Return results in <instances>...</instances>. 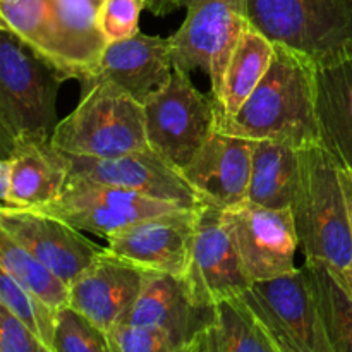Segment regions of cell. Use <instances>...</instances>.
Instances as JSON below:
<instances>
[{"label":"cell","instance_id":"cell-12","mask_svg":"<svg viewBox=\"0 0 352 352\" xmlns=\"http://www.w3.org/2000/svg\"><path fill=\"white\" fill-rule=\"evenodd\" d=\"M181 208L196 206L165 201L112 186H74L65 188L55 201L38 210L65 220L82 232L107 239L124 227Z\"/></svg>","mask_w":352,"mask_h":352},{"label":"cell","instance_id":"cell-16","mask_svg":"<svg viewBox=\"0 0 352 352\" xmlns=\"http://www.w3.org/2000/svg\"><path fill=\"white\" fill-rule=\"evenodd\" d=\"M105 0H47L48 62L67 79L88 81L109 40L100 28Z\"/></svg>","mask_w":352,"mask_h":352},{"label":"cell","instance_id":"cell-30","mask_svg":"<svg viewBox=\"0 0 352 352\" xmlns=\"http://www.w3.org/2000/svg\"><path fill=\"white\" fill-rule=\"evenodd\" d=\"M110 352H179L177 344L157 329L120 323L107 333Z\"/></svg>","mask_w":352,"mask_h":352},{"label":"cell","instance_id":"cell-27","mask_svg":"<svg viewBox=\"0 0 352 352\" xmlns=\"http://www.w3.org/2000/svg\"><path fill=\"white\" fill-rule=\"evenodd\" d=\"M0 305L14 313L48 347V351L54 352L57 309L50 308L3 270H0Z\"/></svg>","mask_w":352,"mask_h":352},{"label":"cell","instance_id":"cell-18","mask_svg":"<svg viewBox=\"0 0 352 352\" xmlns=\"http://www.w3.org/2000/svg\"><path fill=\"white\" fill-rule=\"evenodd\" d=\"M254 140L215 127L196 157L182 168L184 177L206 205L232 208L248 199Z\"/></svg>","mask_w":352,"mask_h":352},{"label":"cell","instance_id":"cell-15","mask_svg":"<svg viewBox=\"0 0 352 352\" xmlns=\"http://www.w3.org/2000/svg\"><path fill=\"white\" fill-rule=\"evenodd\" d=\"M148 274L150 272L105 248L69 285V306L109 333L131 311L143 292Z\"/></svg>","mask_w":352,"mask_h":352},{"label":"cell","instance_id":"cell-29","mask_svg":"<svg viewBox=\"0 0 352 352\" xmlns=\"http://www.w3.org/2000/svg\"><path fill=\"white\" fill-rule=\"evenodd\" d=\"M54 352H110L107 332L72 306H64L55 318Z\"/></svg>","mask_w":352,"mask_h":352},{"label":"cell","instance_id":"cell-22","mask_svg":"<svg viewBox=\"0 0 352 352\" xmlns=\"http://www.w3.org/2000/svg\"><path fill=\"white\" fill-rule=\"evenodd\" d=\"M274 54L275 45L248 24L230 54L222 89L215 98L217 116H236L268 72Z\"/></svg>","mask_w":352,"mask_h":352},{"label":"cell","instance_id":"cell-8","mask_svg":"<svg viewBox=\"0 0 352 352\" xmlns=\"http://www.w3.org/2000/svg\"><path fill=\"white\" fill-rule=\"evenodd\" d=\"M241 296L263 322L278 352H332L305 267L253 282Z\"/></svg>","mask_w":352,"mask_h":352},{"label":"cell","instance_id":"cell-7","mask_svg":"<svg viewBox=\"0 0 352 352\" xmlns=\"http://www.w3.org/2000/svg\"><path fill=\"white\" fill-rule=\"evenodd\" d=\"M188 14L168 38L174 67L203 71L212 81V98L220 95L230 54L248 26L246 0H177Z\"/></svg>","mask_w":352,"mask_h":352},{"label":"cell","instance_id":"cell-5","mask_svg":"<svg viewBox=\"0 0 352 352\" xmlns=\"http://www.w3.org/2000/svg\"><path fill=\"white\" fill-rule=\"evenodd\" d=\"M78 107L55 126L52 143L69 155L110 158L148 150L144 105L107 79L86 82Z\"/></svg>","mask_w":352,"mask_h":352},{"label":"cell","instance_id":"cell-17","mask_svg":"<svg viewBox=\"0 0 352 352\" xmlns=\"http://www.w3.org/2000/svg\"><path fill=\"white\" fill-rule=\"evenodd\" d=\"M213 316L215 305H196L182 277L150 272L143 292L122 323L160 330L177 344L179 352H191Z\"/></svg>","mask_w":352,"mask_h":352},{"label":"cell","instance_id":"cell-33","mask_svg":"<svg viewBox=\"0 0 352 352\" xmlns=\"http://www.w3.org/2000/svg\"><path fill=\"white\" fill-rule=\"evenodd\" d=\"M146 9L155 16H167L175 9H181L177 0H144Z\"/></svg>","mask_w":352,"mask_h":352},{"label":"cell","instance_id":"cell-20","mask_svg":"<svg viewBox=\"0 0 352 352\" xmlns=\"http://www.w3.org/2000/svg\"><path fill=\"white\" fill-rule=\"evenodd\" d=\"M2 162L9 170V184L0 191L2 208H43L64 192L69 162L52 140L19 141Z\"/></svg>","mask_w":352,"mask_h":352},{"label":"cell","instance_id":"cell-32","mask_svg":"<svg viewBox=\"0 0 352 352\" xmlns=\"http://www.w3.org/2000/svg\"><path fill=\"white\" fill-rule=\"evenodd\" d=\"M0 352H50L6 306L0 305Z\"/></svg>","mask_w":352,"mask_h":352},{"label":"cell","instance_id":"cell-1","mask_svg":"<svg viewBox=\"0 0 352 352\" xmlns=\"http://www.w3.org/2000/svg\"><path fill=\"white\" fill-rule=\"evenodd\" d=\"M217 129L248 140H282L296 148L322 144L318 69L298 52L275 45L265 78L236 116H217Z\"/></svg>","mask_w":352,"mask_h":352},{"label":"cell","instance_id":"cell-34","mask_svg":"<svg viewBox=\"0 0 352 352\" xmlns=\"http://www.w3.org/2000/svg\"><path fill=\"white\" fill-rule=\"evenodd\" d=\"M340 179H342L344 192H346L347 206H349V219H351V234H352V168L342 167L340 165ZM349 289L352 292V270H351V280H349Z\"/></svg>","mask_w":352,"mask_h":352},{"label":"cell","instance_id":"cell-19","mask_svg":"<svg viewBox=\"0 0 352 352\" xmlns=\"http://www.w3.org/2000/svg\"><path fill=\"white\" fill-rule=\"evenodd\" d=\"M172 72L168 38L136 33L126 40L109 41L95 74L82 85L107 79L144 105L168 85Z\"/></svg>","mask_w":352,"mask_h":352},{"label":"cell","instance_id":"cell-24","mask_svg":"<svg viewBox=\"0 0 352 352\" xmlns=\"http://www.w3.org/2000/svg\"><path fill=\"white\" fill-rule=\"evenodd\" d=\"M318 117L323 144L352 168V60L318 69Z\"/></svg>","mask_w":352,"mask_h":352},{"label":"cell","instance_id":"cell-31","mask_svg":"<svg viewBox=\"0 0 352 352\" xmlns=\"http://www.w3.org/2000/svg\"><path fill=\"white\" fill-rule=\"evenodd\" d=\"M143 9H146L144 0H105L100 12V28L107 40H126L140 33Z\"/></svg>","mask_w":352,"mask_h":352},{"label":"cell","instance_id":"cell-2","mask_svg":"<svg viewBox=\"0 0 352 352\" xmlns=\"http://www.w3.org/2000/svg\"><path fill=\"white\" fill-rule=\"evenodd\" d=\"M306 261L320 260L349 287L352 234L340 164L325 146L299 148V179L291 205ZM351 291V289H349Z\"/></svg>","mask_w":352,"mask_h":352},{"label":"cell","instance_id":"cell-6","mask_svg":"<svg viewBox=\"0 0 352 352\" xmlns=\"http://www.w3.org/2000/svg\"><path fill=\"white\" fill-rule=\"evenodd\" d=\"M148 144L182 170L217 127V105L198 91L189 72L174 67L168 85L144 103Z\"/></svg>","mask_w":352,"mask_h":352},{"label":"cell","instance_id":"cell-11","mask_svg":"<svg viewBox=\"0 0 352 352\" xmlns=\"http://www.w3.org/2000/svg\"><path fill=\"white\" fill-rule=\"evenodd\" d=\"M192 301L213 306L236 298L253 285L243 267L236 246L223 227L222 210L206 205L199 210L191 256L184 277Z\"/></svg>","mask_w":352,"mask_h":352},{"label":"cell","instance_id":"cell-13","mask_svg":"<svg viewBox=\"0 0 352 352\" xmlns=\"http://www.w3.org/2000/svg\"><path fill=\"white\" fill-rule=\"evenodd\" d=\"M0 230L71 285L105 248L91 243L65 220L41 210L2 208Z\"/></svg>","mask_w":352,"mask_h":352},{"label":"cell","instance_id":"cell-14","mask_svg":"<svg viewBox=\"0 0 352 352\" xmlns=\"http://www.w3.org/2000/svg\"><path fill=\"white\" fill-rule=\"evenodd\" d=\"M203 206L174 210L124 227L107 237V250L146 272L184 277Z\"/></svg>","mask_w":352,"mask_h":352},{"label":"cell","instance_id":"cell-26","mask_svg":"<svg viewBox=\"0 0 352 352\" xmlns=\"http://www.w3.org/2000/svg\"><path fill=\"white\" fill-rule=\"evenodd\" d=\"M0 270L12 275L24 289L38 296L50 308L58 311L69 305V285L2 230H0Z\"/></svg>","mask_w":352,"mask_h":352},{"label":"cell","instance_id":"cell-21","mask_svg":"<svg viewBox=\"0 0 352 352\" xmlns=\"http://www.w3.org/2000/svg\"><path fill=\"white\" fill-rule=\"evenodd\" d=\"M299 179V148L282 140H254L248 201L291 208Z\"/></svg>","mask_w":352,"mask_h":352},{"label":"cell","instance_id":"cell-4","mask_svg":"<svg viewBox=\"0 0 352 352\" xmlns=\"http://www.w3.org/2000/svg\"><path fill=\"white\" fill-rule=\"evenodd\" d=\"M250 26L316 69L352 60V0H246Z\"/></svg>","mask_w":352,"mask_h":352},{"label":"cell","instance_id":"cell-3","mask_svg":"<svg viewBox=\"0 0 352 352\" xmlns=\"http://www.w3.org/2000/svg\"><path fill=\"white\" fill-rule=\"evenodd\" d=\"M65 76L0 26V148L19 141H48L55 131L58 88Z\"/></svg>","mask_w":352,"mask_h":352},{"label":"cell","instance_id":"cell-10","mask_svg":"<svg viewBox=\"0 0 352 352\" xmlns=\"http://www.w3.org/2000/svg\"><path fill=\"white\" fill-rule=\"evenodd\" d=\"M222 222L253 282L268 280L296 268L299 239L291 208H267L246 199L222 210Z\"/></svg>","mask_w":352,"mask_h":352},{"label":"cell","instance_id":"cell-9","mask_svg":"<svg viewBox=\"0 0 352 352\" xmlns=\"http://www.w3.org/2000/svg\"><path fill=\"white\" fill-rule=\"evenodd\" d=\"M65 157L69 162L65 188L112 186L186 206L205 205L182 170L164 160L151 148L110 158L78 157L69 153H65Z\"/></svg>","mask_w":352,"mask_h":352},{"label":"cell","instance_id":"cell-28","mask_svg":"<svg viewBox=\"0 0 352 352\" xmlns=\"http://www.w3.org/2000/svg\"><path fill=\"white\" fill-rule=\"evenodd\" d=\"M0 26L21 38L31 50L48 60V6L47 0H0Z\"/></svg>","mask_w":352,"mask_h":352},{"label":"cell","instance_id":"cell-23","mask_svg":"<svg viewBox=\"0 0 352 352\" xmlns=\"http://www.w3.org/2000/svg\"><path fill=\"white\" fill-rule=\"evenodd\" d=\"M191 352H278L263 322L243 296L215 305V316Z\"/></svg>","mask_w":352,"mask_h":352},{"label":"cell","instance_id":"cell-25","mask_svg":"<svg viewBox=\"0 0 352 352\" xmlns=\"http://www.w3.org/2000/svg\"><path fill=\"white\" fill-rule=\"evenodd\" d=\"M318 308L320 322L332 352H352V292L337 278L327 263H305Z\"/></svg>","mask_w":352,"mask_h":352}]
</instances>
